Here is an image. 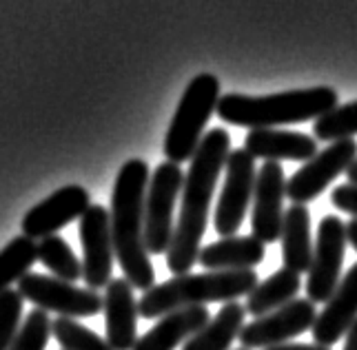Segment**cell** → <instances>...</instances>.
I'll list each match as a JSON object with an SVG mask.
<instances>
[{
    "label": "cell",
    "instance_id": "cell-22",
    "mask_svg": "<svg viewBox=\"0 0 357 350\" xmlns=\"http://www.w3.org/2000/svg\"><path fill=\"white\" fill-rule=\"evenodd\" d=\"M302 277L300 273L291 268H280L273 275H268L264 282H260L246 297V312L253 317H262L273 312L282 306L293 302L295 295L300 293Z\"/></svg>",
    "mask_w": 357,
    "mask_h": 350
},
{
    "label": "cell",
    "instance_id": "cell-29",
    "mask_svg": "<svg viewBox=\"0 0 357 350\" xmlns=\"http://www.w3.org/2000/svg\"><path fill=\"white\" fill-rule=\"evenodd\" d=\"M331 202L335 208L344 211V213H351L357 220V184H342L331 193Z\"/></svg>",
    "mask_w": 357,
    "mask_h": 350
},
{
    "label": "cell",
    "instance_id": "cell-19",
    "mask_svg": "<svg viewBox=\"0 0 357 350\" xmlns=\"http://www.w3.org/2000/svg\"><path fill=\"white\" fill-rule=\"evenodd\" d=\"M264 246L266 244L257 240L255 235L222 237L213 244L202 246L198 261L208 271H249L262 264Z\"/></svg>",
    "mask_w": 357,
    "mask_h": 350
},
{
    "label": "cell",
    "instance_id": "cell-10",
    "mask_svg": "<svg viewBox=\"0 0 357 350\" xmlns=\"http://www.w3.org/2000/svg\"><path fill=\"white\" fill-rule=\"evenodd\" d=\"M357 160L355 137L331 142L324 151H317L304 167L287 180V197L293 204H309L333 182L337 175L347 173Z\"/></svg>",
    "mask_w": 357,
    "mask_h": 350
},
{
    "label": "cell",
    "instance_id": "cell-12",
    "mask_svg": "<svg viewBox=\"0 0 357 350\" xmlns=\"http://www.w3.org/2000/svg\"><path fill=\"white\" fill-rule=\"evenodd\" d=\"M80 242H82V280L87 289H107L114 280V237H112V213L102 204H91L80 218Z\"/></svg>",
    "mask_w": 357,
    "mask_h": 350
},
{
    "label": "cell",
    "instance_id": "cell-5",
    "mask_svg": "<svg viewBox=\"0 0 357 350\" xmlns=\"http://www.w3.org/2000/svg\"><path fill=\"white\" fill-rule=\"evenodd\" d=\"M220 98V80L213 73H200L187 84L165 135V155L169 162L180 165L193 160L202 144L206 122L218 111Z\"/></svg>",
    "mask_w": 357,
    "mask_h": 350
},
{
    "label": "cell",
    "instance_id": "cell-24",
    "mask_svg": "<svg viewBox=\"0 0 357 350\" xmlns=\"http://www.w3.org/2000/svg\"><path fill=\"white\" fill-rule=\"evenodd\" d=\"M38 261L52 271L58 280L71 284L82 280V261L60 235H49L38 242Z\"/></svg>",
    "mask_w": 357,
    "mask_h": 350
},
{
    "label": "cell",
    "instance_id": "cell-20",
    "mask_svg": "<svg viewBox=\"0 0 357 350\" xmlns=\"http://www.w3.org/2000/svg\"><path fill=\"white\" fill-rule=\"evenodd\" d=\"M282 259L284 268L295 273H309L313 261L311 240V213L304 204H293L284 211V227H282Z\"/></svg>",
    "mask_w": 357,
    "mask_h": 350
},
{
    "label": "cell",
    "instance_id": "cell-18",
    "mask_svg": "<svg viewBox=\"0 0 357 350\" xmlns=\"http://www.w3.org/2000/svg\"><path fill=\"white\" fill-rule=\"evenodd\" d=\"M208 319H211V312L206 306L174 310L160 319L151 330L138 337L133 350H176L178 346H184V342H189Z\"/></svg>",
    "mask_w": 357,
    "mask_h": 350
},
{
    "label": "cell",
    "instance_id": "cell-7",
    "mask_svg": "<svg viewBox=\"0 0 357 350\" xmlns=\"http://www.w3.org/2000/svg\"><path fill=\"white\" fill-rule=\"evenodd\" d=\"M18 291L36 308L56 312L58 317L67 319L93 317L105 308V297H100L93 289H78L71 282L49 277V275L40 273L24 275L18 282Z\"/></svg>",
    "mask_w": 357,
    "mask_h": 350
},
{
    "label": "cell",
    "instance_id": "cell-6",
    "mask_svg": "<svg viewBox=\"0 0 357 350\" xmlns=\"http://www.w3.org/2000/svg\"><path fill=\"white\" fill-rule=\"evenodd\" d=\"M182 186L184 175L180 165L167 160L155 167L144 202V244L151 255H165L174 242V208Z\"/></svg>",
    "mask_w": 357,
    "mask_h": 350
},
{
    "label": "cell",
    "instance_id": "cell-27",
    "mask_svg": "<svg viewBox=\"0 0 357 350\" xmlns=\"http://www.w3.org/2000/svg\"><path fill=\"white\" fill-rule=\"evenodd\" d=\"M52 335V319H49L47 310L33 308L27 312L22 328L9 350H45Z\"/></svg>",
    "mask_w": 357,
    "mask_h": 350
},
{
    "label": "cell",
    "instance_id": "cell-14",
    "mask_svg": "<svg viewBox=\"0 0 357 350\" xmlns=\"http://www.w3.org/2000/svg\"><path fill=\"white\" fill-rule=\"evenodd\" d=\"M287 197V178L280 162H264L257 171L253 191V215L251 231L260 242L273 244L282 237L284 227V208L282 199Z\"/></svg>",
    "mask_w": 357,
    "mask_h": 350
},
{
    "label": "cell",
    "instance_id": "cell-15",
    "mask_svg": "<svg viewBox=\"0 0 357 350\" xmlns=\"http://www.w3.org/2000/svg\"><path fill=\"white\" fill-rule=\"evenodd\" d=\"M105 328L114 350H133L138 342V299L127 277H114L105 289Z\"/></svg>",
    "mask_w": 357,
    "mask_h": 350
},
{
    "label": "cell",
    "instance_id": "cell-9",
    "mask_svg": "<svg viewBox=\"0 0 357 350\" xmlns=\"http://www.w3.org/2000/svg\"><path fill=\"white\" fill-rule=\"evenodd\" d=\"M255 158L246 149H236L229 153L225 167V186L218 197L215 231L220 237H233L242 227L246 208L255 191Z\"/></svg>",
    "mask_w": 357,
    "mask_h": 350
},
{
    "label": "cell",
    "instance_id": "cell-16",
    "mask_svg": "<svg viewBox=\"0 0 357 350\" xmlns=\"http://www.w3.org/2000/svg\"><path fill=\"white\" fill-rule=\"evenodd\" d=\"M357 321V261L342 277L335 293L328 297L324 310L317 312L313 324V340L319 346H333Z\"/></svg>",
    "mask_w": 357,
    "mask_h": 350
},
{
    "label": "cell",
    "instance_id": "cell-23",
    "mask_svg": "<svg viewBox=\"0 0 357 350\" xmlns=\"http://www.w3.org/2000/svg\"><path fill=\"white\" fill-rule=\"evenodd\" d=\"M36 261H38V242L27 235L14 237L0 251V293L7 291L14 282H20Z\"/></svg>",
    "mask_w": 357,
    "mask_h": 350
},
{
    "label": "cell",
    "instance_id": "cell-33",
    "mask_svg": "<svg viewBox=\"0 0 357 350\" xmlns=\"http://www.w3.org/2000/svg\"><path fill=\"white\" fill-rule=\"evenodd\" d=\"M347 175H349V182L351 184H357V160L351 165V169L347 171Z\"/></svg>",
    "mask_w": 357,
    "mask_h": 350
},
{
    "label": "cell",
    "instance_id": "cell-11",
    "mask_svg": "<svg viewBox=\"0 0 357 350\" xmlns=\"http://www.w3.org/2000/svg\"><path fill=\"white\" fill-rule=\"evenodd\" d=\"M315 319L317 310L311 299L295 297L287 306L268 312V315L255 317L251 324H244L238 340L246 350L273 348L280 344H289L293 337L311 330Z\"/></svg>",
    "mask_w": 357,
    "mask_h": 350
},
{
    "label": "cell",
    "instance_id": "cell-21",
    "mask_svg": "<svg viewBox=\"0 0 357 350\" xmlns=\"http://www.w3.org/2000/svg\"><path fill=\"white\" fill-rule=\"evenodd\" d=\"M246 306L240 302H229L218 310L204 326L195 333L182 350H229L244 328Z\"/></svg>",
    "mask_w": 357,
    "mask_h": 350
},
{
    "label": "cell",
    "instance_id": "cell-1",
    "mask_svg": "<svg viewBox=\"0 0 357 350\" xmlns=\"http://www.w3.org/2000/svg\"><path fill=\"white\" fill-rule=\"evenodd\" d=\"M231 153V135L225 129H211L202 137L195 151L189 173L184 175L182 206L176 224L174 242L167 251V266L174 275H187L198 264L202 251L200 240L204 237L208 222V206L218 186V178L227 167Z\"/></svg>",
    "mask_w": 357,
    "mask_h": 350
},
{
    "label": "cell",
    "instance_id": "cell-32",
    "mask_svg": "<svg viewBox=\"0 0 357 350\" xmlns=\"http://www.w3.org/2000/svg\"><path fill=\"white\" fill-rule=\"evenodd\" d=\"M347 237H349V244L355 248V253H357V220L355 218L347 224Z\"/></svg>",
    "mask_w": 357,
    "mask_h": 350
},
{
    "label": "cell",
    "instance_id": "cell-3",
    "mask_svg": "<svg viewBox=\"0 0 357 350\" xmlns=\"http://www.w3.org/2000/svg\"><path fill=\"white\" fill-rule=\"evenodd\" d=\"M337 107V91L331 86L293 89L271 96L225 93L218 102V116L246 129H275L282 124L317 120Z\"/></svg>",
    "mask_w": 357,
    "mask_h": 350
},
{
    "label": "cell",
    "instance_id": "cell-4",
    "mask_svg": "<svg viewBox=\"0 0 357 350\" xmlns=\"http://www.w3.org/2000/svg\"><path fill=\"white\" fill-rule=\"evenodd\" d=\"M260 284L255 268L249 271H206L200 275H176L169 282L155 284L138 299L140 317L155 319L169 312L191 306H206L211 302H238L249 297Z\"/></svg>",
    "mask_w": 357,
    "mask_h": 350
},
{
    "label": "cell",
    "instance_id": "cell-13",
    "mask_svg": "<svg viewBox=\"0 0 357 350\" xmlns=\"http://www.w3.org/2000/svg\"><path fill=\"white\" fill-rule=\"evenodd\" d=\"M91 206L89 191L78 184H69L58 189L49 197H45L40 204L29 208L22 218V235L40 242L43 237L58 235L60 229L67 224L80 220Z\"/></svg>",
    "mask_w": 357,
    "mask_h": 350
},
{
    "label": "cell",
    "instance_id": "cell-31",
    "mask_svg": "<svg viewBox=\"0 0 357 350\" xmlns=\"http://www.w3.org/2000/svg\"><path fill=\"white\" fill-rule=\"evenodd\" d=\"M342 350H357V321L349 328L347 340H344V348Z\"/></svg>",
    "mask_w": 357,
    "mask_h": 350
},
{
    "label": "cell",
    "instance_id": "cell-34",
    "mask_svg": "<svg viewBox=\"0 0 357 350\" xmlns=\"http://www.w3.org/2000/svg\"><path fill=\"white\" fill-rule=\"evenodd\" d=\"M238 350H246V348H238Z\"/></svg>",
    "mask_w": 357,
    "mask_h": 350
},
{
    "label": "cell",
    "instance_id": "cell-26",
    "mask_svg": "<svg viewBox=\"0 0 357 350\" xmlns=\"http://www.w3.org/2000/svg\"><path fill=\"white\" fill-rule=\"evenodd\" d=\"M52 333L63 350H114L107 340L96 335L91 328L82 326L76 319L56 317L52 321Z\"/></svg>",
    "mask_w": 357,
    "mask_h": 350
},
{
    "label": "cell",
    "instance_id": "cell-17",
    "mask_svg": "<svg viewBox=\"0 0 357 350\" xmlns=\"http://www.w3.org/2000/svg\"><path fill=\"white\" fill-rule=\"evenodd\" d=\"M244 149L255 160L262 158L266 162H280V160L309 162L313 155H317V140L298 131L251 129L244 137Z\"/></svg>",
    "mask_w": 357,
    "mask_h": 350
},
{
    "label": "cell",
    "instance_id": "cell-25",
    "mask_svg": "<svg viewBox=\"0 0 357 350\" xmlns=\"http://www.w3.org/2000/svg\"><path fill=\"white\" fill-rule=\"evenodd\" d=\"M313 133L315 140L322 142H335L357 135V100L342 107L337 105L322 118H317L313 124Z\"/></svg>",
    "mask_w": 357,
    "mask_h": 350
},
{
    "label": "cell",
    "instance_id": "cell-2",
    "mask_svg": "<svg viewBox=\"0 0 357 350\" xmlns=\"http://www.w3.org/2000/svg\"><path fill=\"white\" fill-rule=\"evenodd\" d=\"M149 167L140 158H133L120 167L112 193V237L116 259L133 284V289H153L155 271L151 253L144 244V202L149 191Z\"/></svg>",
    "mask_w": 357,
    "mask_h": 350
},
{
    "label": "cell",
    "instance_id": "cell-8",
    "mask_svg": "<svg viewBox=\"0 0 357 350\" xmlns=\"http://www.w3.org/2000/svg\"><path fill=\"white\" fill-rule=\"evenodd\" d=\"M347 224L337 215L322 218L313 246V261L306 275V297L313 304H326L342 282V261L347 253Z\"/></svg>",
    "mask_w": 357,
    "mask_h": 350
},
{
    "label": "cell",
    "instance_id": "cell-30",
    "mask_svg": "<svg viewBox=\"0 0 357 350\" xmlns=\"http://www.w3.org/2000/svg\"><path fill=\"white\" fill-rule=\"evenodd\" d=\"M264 350H331V348L319 346V344H280V346L264 348Z\"/></svg>",
    "mask_w": 357,
    "mask_h": 350
},
{
    "label": "cell",
    "instance_id": "cell-28",
    "mask_svg": "<svg viewBox=\"0 0 357 350\" xmlns=\"http://www.w3.org/2000/svg\"><path fill=\"white\" fill-rule=\"evenodd\" d=\"M22 302L20 291L7 289L0 293V350H9L22 328Z\"/></svg>",
    "mask_w": 357,
    "mask_h": 350
}]
</instances>
